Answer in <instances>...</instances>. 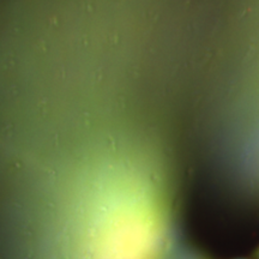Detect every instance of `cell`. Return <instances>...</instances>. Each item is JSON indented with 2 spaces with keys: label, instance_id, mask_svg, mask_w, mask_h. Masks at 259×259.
Masks as SVG:
<instances>
[{
  "label": "cell",
  "instance_id": "cell-1",
  "mask_svg": "<svg viewBox=\"0 0 259 259\" xmlns=\"http://www.w3.org/2000/svg\"><path fill=\"white\" fill-rule=\"evenodd\" d=\"M255 258L259 259V247L257 248V251H255Z\"/></svg>",
  "mask_w": 259,
  "mask_h": 259
},
{
  "label": "cell",
  "instance_id": "cell-2",
  "mask_svg": "<svg viewBox=\"0 0 259 259\" xmlns=\"http://www.w3.org/2000/svg\"><path fill=\"white\" fill-rule=\"evenodd\" d=\"M236 259H247V258H236Z\"/></svg>",
  "mask_w": 259,
  "mask_h": 259
}]
</instances>
